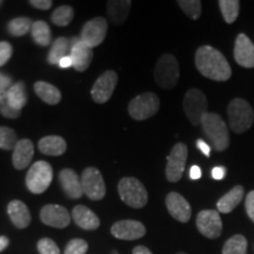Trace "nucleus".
Segmentation results:
<instances>
[{
	"instance_id": "1",
	"label": "nucleus",
	"mask_w": 254,
	"mask_h": 254,
	"mask_svg": "<svg viewBox=\"0 0 254 254\" xmlns=\"http://www.w3.org/2000/svg\"><path fill=\"white\" fill-rule=\"evenodd\" d=\"M195 66L200 74L214 81H226L232 75V68L224 55L208 45L196 50Z\"/></svg>"
},
{
	"instance_id": "2",
	"label": "nucleus",
	"mask_w": 254,
	"mask_h": 254,
	"mask_svg": "<svg viewBox=\"0 0 254 254\" xmlns=\"http://www.w3.org/2000/svg\"><path fill=\"white\" fill-rule=\"evenodd\" d=\"M200 126L202 127V131L215 151L224 152L227 150L230 146L228 127L219 114L207 112L202 118Z\"/></svg>"
},
{
	"instance_id": "3",
	"label": "nucleus",
	"mask_w": 254,
	"mask_h": 254,
	"mask_svg": "<svg viewBox=\"0 0 254 254\" xmlns=\"http://www.w3.org/2000/svg\"><path fill=\"white\" fill-rule=\"evenodd\" d=\"M228 124L234 133H244L252 127L254 123V111L245 99L236 98L228 104Z\"/></svg>"
},
{
	"instance_id": "4",
	"label": "nucleus",
	"mask_w": 254,
	"mask_h": 254,
	"mask_svg": "<svg viewBox=\"0 0 254 254\" xmlns=\"http://www.w3.org/2000/svg\"><path fill=\"white\" fill-rule=\"evenodd\" d=\"M179 63L173 55H163L154 68V80L163 90H173L179 82Z\"/></svg>"
},
{
	"instance_id": "5",
	"label": "nucleus",
	"mask_w": 254,
	"mask_h": 254,
	"mask_svg": "<svg viewBox=\"0 0 254 254\" xmlns=\"http://www.w3.org/2000/svg\"><path fill=\"white\" fill-rule=\"evenodd\" d=\"M120 199L132 208H142L148 201V193L136 178H123L118 184Z\"/></svg>"
},
{
	"instance_id": "6",
	"label": "nucleus",
	"mask_w": 254,
	"mask_h": 254,
	"mask_svg": "<svg viewBox=\"0 0 254 254\" xmlns=\"http://www.w3.org/2000/svg\"><path fill=\"white\" fill-rule=\"evenodd\" d=\"M53 180L52 166L47 161L39 160L28 170L26 176V186L33 194H41L49 189Z\"/></svg>"
},
{
	"instance_id": "7",
	"label": "nucleus",
	"mask_w": 254,
	"mask_h": 254,
	"mask_svg": "<svg viewBox=\"0 0 254 254\" xmlns=\"http://www.w3.org/2000/svg\"><path fill=\"white\" fill-rule=\"evenodd\" d=\"M160 107V100L158 95L153 92H146L129 101L128 113L132 119L142 122V120L150 119L155 116Z\"/></svg>"
},
{
	"instance_id": "8",
	"label": "nucleus",
	"mask_w": 254,
	"mask_h": 254,
	"mask_svg": "<svg viewBox=\"0 0 254 254\" xmlns=\"http://www.w3.org/2000/svg\"><path fill=\"white\" fill-rule=\"evenodd\" d=\"M206 95L198 88H190L184 98V112L193 126L201 125V120L207 113Z\"/></svg>"
},
{
	"instance_id": "9",
	"label": "nucleus",
	"mask_w": 254,
	"mask_h": 254,
	"mask_svg": "<svg viewBox=\"0 0 254 254\" xmlns=\"http://www.w3.org/2000/svg\"><path fill=\"white\" fill-rule=\"evenodd\" d=\"M187 155H189V148L184 142H178L173 146L172 151L167 157V165L165 170L168 182L178 183L182 179L185 171Z\"/></svg>"
},
{
	"instance_id": "10",
	"label": "nucleus",
	"mask_w": 254,
	"mask_h": 254,
	"mask_svg": "<svg viewBox=\"0 0 254 254\" xmlns=\"http://www.w3.org/2000/svg\"><path fill=\"white\" fill-rule=\"evenodd\" d=\"M81 186L84 194L93 201H99L106 195V185L100 171L95 167L85 168L81 174Z\"/></svg>"
},
{
	"instance_id": "11",
	"label": "nucleus",
	"mask_w": 254,
	"mask_h": 254,
	"mask_svg": "<svg viewBox=\"0 0 254 254\" xmlns=\"http://www.w3.org/2000/svg\"><path fill=\"white\" fill-rule=\"evenodd\" d=\"M118 84V74L113 69L105 71L94 82L91 90L92 99L97 104L107 103L112 97L114 90Z\"/></svg>"
},
{
	"instance_id": "12",
	"label": "nucleus",
	"mask_w": 254,
	"mask_h": 254,
	"mask_svg": "<svg viewBox=\"0 0 254 254\" xmlns=\"http://www.w3.org/2000/svg\"><path fill=\"white\" fill-rule=\"evenodd\" d=\"M107 30H109V23L106 19L97 17L84 25L80 33V40L85 45L93 49V47L99 46L105 40Z\"/></svg>"
},
{
	"instance_id": "13",
	"label": "nucleus",
	"mask_w": 254,
	"mask_h": 254,
	"mask_svg": "<svg viewBox=\"0 0 254 254\" xmlns=\"http://www.w3.org/2000/svg\"><path fill=\"white\" fill-rule=\"evenodd\" d=\"M196 228L208 239H218L222 233V220L218 211L204 209L196 215Z\"/></svg>"
},
{
	"instance_id": "14",
	"label": "nucleus",
	"mask_w": 254,
	"mask_h": 254,
	"mask_svg": "<svg viewBox=\"0 0 254 254\" xmlns=\"http://www.w3.org/2000/svg\"><path fill=\"white\" fill-rule=\"evenodd\" d=\"M40 220L47 226L55 228H65L71 222V214L64 206L49 204L40 211Z\"/></svg>"
},
{
	"instance_id": "15",
	"label": "nucleus",
	"mask_w": 254,
	"mask_h": 254,
	"mask_svg": "<svg viewBox=\"0 0 254 254\" xmlns=\"http://www.w3.org/2000/svg\"><path fill=\"white\" fill-rule=\"evenodd\" d=\"M113 237L120 240H136L146 234L144 224L136 220H120L111 227Z\"/></svg>"
},
{
	"instance_id": "16",
	"label": "nucleus",
	"mask_w": 254,
	"mask_h": 254,
	"mask_svg": "<svg viewBox=\"0 0 254 254\" xmlns=\"http://www.w3.org/2000/svg\"><path fill=\"white\" fill-rule=\"evenodd\" d=\"M166 207L168 213L179 222H189L192 217V209L189 201L182 194L177 192L168 193L166 196Z\"/></svg>"
},
{
	"instance_id": "17",
	"label": "nucleus",
	"mask_w": 254,
	"mask_h": 254,
	"mask_svg": "<svg viewBox=\"0 0 254 254\" xmlns=\"http://www.w3.org/2000/svg\"><path fill=\"white\" fill-rule=\"evenodd\" d=\"M234 59L238 65L246 68L254 67V44L246 34L240 33L234 45Z\"/></svg>"
},
{
	"instance_id": "18",
	"label": "nucleus",
	"mask_w": 254,
	"mask_h": 254,
	"mask_svg": "<svg viewBox=\"0 0 254 254\" xmlns=\"http://www.w3.org/2000/svg\"><path fill=\"white\" fill-rule=\"evenodd\" d=\"M59 183L65 194L71 199H79L84 194L81 180L71 168H64L59 173Z\"/></svg>"
},
{
	"instance_id": "19",
	"label": "nucleus",
	"mask_w": 254,
	"mask_h": 254,
	"mask_svg": "<svg viewBox=\"0 0 254 254\" xmlns=\"http://www.w3.org/2000/svg\"><path fill=\"white\" fill-rule=\"evenodd\" d=\"M34 155V145L30 139H20L13 148L12 163L17 170H24L31 164Z\"/></svg>"
},
{
	"instance_id": "20",
	"label": "nucleus",
	"mask_w": 254,
	"mask_h": 254,
	"mask_svg": "<svg viewBox=\"0 0 254 254\" xmlns=\"http://www.w3.org/2000/svg\"><path fill=\"white\" fill-rule=\"evenodd\" d=\"M72 218L81 230L94 231L100 226V220L97 214L84 205H77L73 208Z\"/></svg>"
},
{
	"instance_id": "21",
	"label": "nucleus",
	"mask_w": 254,
	"mask_h": 254,
	"mask_svg": "<svg viewBox=\"0 0 254 254\" xmlns=\"http://www.w3.org/2000/svg\"><path fill=\"white\" fill-rule=\"evenodd\" d=\"M69 56L73 60V67L75 71L85 72L93 59V50L80 40L69 51Z\"/></svg>"
},
{
	"instance_id": "22",
	"label": "nucleus",
	"mask_w": 254,
	"mask_h": 254,
	"mask_svg": "<svg viewBox=\"0 0 254 254\" xmlns=\"http://www.w3.org/2000/svg\"><path fill=\"white\" fill-rule=\"evenodd\" d=\"M7 213L12 224L17 228H26L31 224L30 209L20 200H12L7 206Z\"/></svg>"
},
{
	"instance_id": "23",
	"label": "nucleus",
	"mask_w": 254,
	"mask_h": 254,
	"mask_svg": "<svg viewBox=\"0 0 254 254\" xmlns=\"http://www.w3.org/2000/svg\"><path fill=\"white\" fill-rule=\"evenodd\" d=\"M38 148L43 154L50 157H59L67 150L65 139L59 135H47L41 138L38 142Z\"/></svg>"
},
{
	"instance_id": "24",
	"label": "nucleus",
	"mask_w": 254,
	"mask_h": 254,
	"mask_svg": "<svg viewBox=\"0 0 254 254\" xmlns=\"http://www.w3.org/2000/svg\"><path fill=\"white\" fill-rule=\"evenodd\" d=\"M132 1L129 0H111L107 2V14L113 25H123L128 18Z\"/></svg>"
},
{
	"instance_id": "25",
	"label": "nucleus",
	"mask_w": 254,
	"mask_h": 254,
	"mask_svg": "<svg viewBox=\"0 0 254 254\" xmlns=\"http://www.w3.org/2000/svg\"><path fill=\"white\" fill-rule=\"evenodd\" d=\"M244 193H245V190H244L243 186H234L230 192H227L226 194L219 199V201L217 202L218 212L224 214L231 213V212L243 201Z\"/></svg>"
},
{
	"instance_id": "26",
	"label": "nucleus",
	"mask_w": 254,
	"mask_h": 254,
	"mask_svg": "<svg viewBox=\"0 0 254 254\" xmlns=\"http://www.w3.org/2000/svg\"><path fill=\"white\" fill-rule=\"evenodd\" d=\"M34 92L44 103L49 105H57L62 100V92L55 85L46 81H37L34 84Z\"/></svg>"
},
{
	"instance_id": "27",
	"label": "nucleus",
	"mask_w": 254,
	"mask_h": 254,
	"mask_svg": "<svg viewBox=\"0 0 254 254\" xmlns=\"http://www.w3.org/2000/svg\"><path fill=\"white\" fill-rule=\"evenodd\" d=\"M27 90L24 81H18L7 91V100L12 109L21 111L27 104Z\"/></svg>"
},
{
	"instance_id": "28",
	"label": "nucleus",
	"mask_w": 254,
	"mask_h": 254,
	"mask_svg": "<svg viewBox=\"0 0 254 254\" xmlns=\"http://www.w3.org/2000/svg\"><path fill=\"white\" fill-rule=\"evenodd\" d=\"M32 39L39 46H49L52 44V34L49 24L44 20L34 21L31 28Z\"/></svg>"
},
{
	"instance_id": "29",
	"label": "nucleus",
	"mask_w": 254,
	"mask_h": 254,
	"mask_svg": "<svg viewBox=\"0 0 254 254\" xmlns=\"http://www.w3.org/2000/svg\"><path fill=\"white\" fill-rule=\"evenodd\" d=\"M69 51H71V47H69V40L67 38H57V39L52 43V46H51L49 56H47V62H49L51 65L59 64V62L64 58V57L69 56Z\"/></svg>"
},
{
	"instance_id": "30",
	"label": "nucleus",
	"mask_w": 254,
	"mask_h": 254,
	"mask_svg": "<svg viewBox=\"0 0 254 254\" xmlns=\"http://www.w3.org/2000/svg\"><path fill=\"white\" fill-rule=\"evenodd\" d=\"M33 21L27 17H18L12 19L7 23V32L13 37H23L31 32Z\"/></svg>"
},
{
	"instance_id": "31",
	"label": "nucleus",
	"mask_w": 254,
	"mask_h": 254,
	"mask_svg": "<svg viewBox=\"0 0 254 254\" xmlns=\"http://www.w3.org/2000/svg\"><path fill=\"white\" fill-rule=\"evenodd\" d=\"M222 18L227 24H233L237 20L240 12V1L238 0H219Z\"/></svg>"
},
{
	"instance_id": "32",
	"label": "nucleus",
	"mask_w": 254,
	"mask_h": 254,
	"mask_svg": "<svg viewBox=\"0 0 254 254\" xmlns=\"http://www.w3.org/2000/svg\"><path fill=\"white\" fill-rule=\"evenodd\" d=\"M222 254H247L246 238L241 234L231 237L222 247Z\"/></svg>"
},
{
	"instance_id": "33",
	"label": "nucleus",
	"mask_w": 254,
	"mask_h": 254,
	"mask_svg": "<svg viewBox=\"0 0 254 254\" xmlns=\"http://www.w3.org/2000/svg\"><path fill=\"white\" fill-rule=\"evenodd\" d=\"M73 17H74V11H73L71 6L63 5L53 11L52 15H51V20L57 26L65 27L68 24H71Z\"/></svg>"
},
{
	"instance_id": "34",
	"label": "nucleus",
	"mask_w": 254,
	"mask_h": 254,
	"mask_svg": "<svg viewBox=\"0 0 254 254\" xmlns=\"http://www.w3.org/2000/svg\"><path fill=\"white\" fill-rule=\"evenodd\" d=\"M18 141V135L14 129L7 126H0V148L1 150H13Z\"/></svg>"
},
{
	"instance_id": "35",
	"label": "nucleus",
	"mask_w": 254,
	"mask_h": 254,
	"mask_svg": "<svg viewBox=\"0 0 254 254\" xmlns=\"http://www.w3.org/2000/svg\"><path fill=\"white\" fill-rule=\"evenodd\" d=\"M178 5L187 17L196 20L201 15V1L199 0H179Z\"/></svg>"
},
{
	"instance_id": "36",
	"label": "nucleus",
	"mask_w": 254,
	"mask_h": 254,
	"mask_svg": "<svg viewBox=\"0 0 254 254\" xmlns=\"http://www.w3.org/2000/svg\"><path fill=\"white\" fill-rule=\"evenodd\" d=\"M0 114L7 119H18L21 114V111H17L9 106L7 100V92H1L0 93Z\"/></svg>"
},
{
	"instance_id": "37",
	"label": "nucleus",
	"mask_w": 254,
	"mask_h": 254,
	"mask_svg": "<svg viewBox=\"0 0 254 254\" xmlns=\"http://www.w3.org/2000/svg\"><path fill=\"white\" fill-rule=\"evenodd\" d=\"M37 249L40 254H60L58 245L50 238H43L38 241Z\"/></svg>"
},
{
	"instance_id": "38",
	"label": "nucleus",
	"mask_w": 254,
	"mask_h": 254,
	"mask_svg": "<svg viewBox=\"0 0 254 254\" xmlns=\"http://www.w3.org/2000/svg\"><path fill=\"white\" fill-rule=\"evenodd\" d=\"M88 250V244L82 239H72L65 247L64 254H85Z\"/></svg>"
},
{
	"instance_id": "39",
	"label": "nucleus",
	"mask_w": 254,
	"mask_h": 254,
	"mask_svg": "<svg viewBox=\"0 0 254 254\" xmlns=\"http://www.w3.org/2000/svg\"><path fill=\"white\" fill-rule=\"evenodd\" d=\"M12 53H13V47L7 41H0V67L11 59Z\"/></svg>"
},
{
	"instance_id": "40",
	"label": "nucleus",
	"mask_w": 254,
	"mask_h": 254,
	"mask_svg": "<svg viewBox=\"0 0 254 254\" xmlns=\"http://www.w3.org/2000/svg\"><path fill=\"white\" fill-rule=\"evenodd\" d=\"M245 207L246 212L249 214L251 220L254 222V190H251V192L246 196L245 201Z\"/></svg>"
},
{
	"instance_id": "41",
	"label": "nucleus",
	"mask_w": 254,
	"mask_h": 254,
	"mask_svg": "<svg viewBox=\"0 0 254 254\" xmlns=\"http://www.w3.org/2000/svg\"><path fill=\"white\" fill-rule=\"evenodd\" d=\"M12 78L5 73L0 72V93L1 92H7L12 86Z\"/></svg>"
},
{
	"instance_id": "42",
	"label": "nucleus",
	"mask_w": 254,
	"mask_h": 254,
	"mask_svg": "<svg viewBox=\"0 0 254 254\" xmlns=\"http://www.w3.org/2000/svg\"><path fill=\"white\" fill-rule=\"evenodd\" d=\"M30 5L33 6L34 8L41 9V11H46L52 7L53 2L51 0H30Z\"/></svg>"
},
{
	"instance_id": "43",
	"label": "nucleus",
	"mask_w": 254,
	"mask_h": 254,
	"mask_svg": "<svg viewBox=\"0 0 254 254\" xmlns=\"http://www.w3.org/2000/svg\"><path fill=\"white\" fill-rule=\"evenodd\" d=\"M212 177H213V179L215 180L224 179V178L226 177V168L221 166L214 167L213 170H212Z\"/></svg>"
},
{
	"instance_id": "44",
	"label": "nucleus",
	"mask_w": 254,
	"mask_h": 254,
	"mask_svg": "<svg viewBox=\"0 0 254 254\" xmlns=\"http://www.w3.org/2000/svg\"><path fill=\"white\" fill-rule=\"evenodd\" d=\"M196 147L199 148L200 151L204 153V155L206 157H209V154H211V147H209L207 142H205L204 140H201V139H199V140H196Z\"/></svg>"
},
{
	"instance_id": "45",
	"label": "nucleus",
	"mask_w": 254,
	"mask_h": 254,
	"mask_svg": "<svg viewBox=\"0 0 254 254\" xmlns=\"http://www.w3.org/2000/svg\"><path fill=\"white\" fill-rule=\"evenodd\" d=\"M190 178L192 180H196V179H200V178H201V170H200L199 166L194 165V166L190 167Z\"/></svg>"
},
{
	"instance_id": "46",
	"label": "nucleus",
	"mask_w": 254,
	"mask_h": 254,
	"mask_svg": "<svg viewBox=\"0 0 254 254\" xmlns=\"http://www.w3.org/2000/svg\"><path fill=\"white\" fill-rule=\"evenodd\" d=\"M58 65H59L60 68H68V67H71V66H73V60L71 58V56L64 57V58L59 62Z\"/></svg>"
},
{
	"instance_id": "47",
	"label": "nucleus",
	"mask_w": 254,
	"mask_h": 254,
	"mask_svg": "<svg viewBox=\"0 0 254 254\" xmlns=\"http://www.w3.org/2000/svg\"><path fill=\"white\" fill-rule=\"evenodd\" d=\"M132 254H153V253H152L151 251L147 249V247L136 246V247H134V249H133Z\"/></svg>"
},
{
	"instance_id": "48",
	"label": "nucleus",
	"mask_w": 254,
	"mask_h": 254,
	"mask_svg": "<svg viewBox=\"0 0 254 254\" xmlns=\"http://www.w3.org/2000/svg\"><path fill=\"white\" fill-rule=\"evenodd\" d=\"M8 244H9V240L7 237L0 236V252H2V251L7 249Z\"/></svg>"
},
{
	"instance_id": "49",
	"label": "nucleus",
	"mask_w": 254,
	"mask_h": 254,
	"mask_svg": "<svg viewBox=\"0 0 254 254\" xmlns=\"http://www.w3.org/2000/svg\"><path fill=\"white\" fill-rule=\"evenodd\" d=\"M2 4H4V2H2V1H1V0H0V6H1Z\"/></svg>"
},
{
	"instance_id": "50",
	"label": "nucleus",
	"mask_w": 254,
	"mask_h": 254,
	"mask_svg": "<svg viewBox=\"0 0 254 254\" xmlns=\"http://www.w3.org/2000/svg\"><path fill=\"white\" fill-rule=\"evenodd\" d=\"M177 254H186V253H183V252H182V253H177Z\"/></svg>"
}]
</instances>
